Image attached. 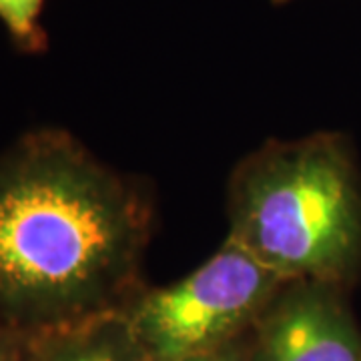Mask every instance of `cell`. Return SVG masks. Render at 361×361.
<instances>
[{
	"instance_id": "1",
	"label": "cell",
	"mask_w": 361,
	"mask_h": 361,
	"mask_svg": "<svg viewBox=\"0 0 361 361\" xmlns=\"http://www.w3.org/2000/svg\"><path fill=\"white\" fill-rule=\"evenodd\" d=\"M155 227L147 183L65 129L28 130L0 153V327L37 337L145 291Z\"/></svg>"
},
{
	"instance_id": "2",
	"label": "cell",
	"mask_w": 361,
	"mask_h": 361,
	"mask_svg": "<svg viewBox=\"0 0 361 361\" xmlns=\"http://www.w3.org/2000/svg\"><path fill=\"white\" fill-rule=\"evenodd\" d=\"M227 239L285 281L353 287L361 275V171L343 133L271 139L227 180Z\"/></svg>"
},
{
	"instance_id": "3",
	"label": "cell",
	"mask_w": 361,
	"mask_h": 361,
	"mask_svg": "<svg viewBox=\"0 0 361 361\" xmlns=\"http://www.w3.org/2000/svg\"><path fill=\"white\" fill-rule=\"evenodd\" d=\"M283 283L225 239L187 277L145 287L123 313L147 361H187L249 334Z\"/></svg>"
},
{
	"instance_id": "4",
	"label": "cell",
	"mask_w": 361,
	"mask_h": 361,
	"mask_svg": "<svg viewBox=\"0 0 361 361\" xmlns=\"http://www.w3.org/2000/svg\"><path fill=\"white\" fill-rule=\"evenodd\" d=\"M249 361H361V329L348 289L285 281L253 325Z\"/></svg>"
},
{
	"instance_id": "5",
	"label": "cell",
	"mask_w": 361,
	"mask_h": 361,
	"mask_svg": "<svg viewBox=\"0 0 361 361\" xmlns=\"http://www.w3.org/2000/svg\"><path fill=\"white\" fill-rule=\"evenodd\" d=\"M26 361H147L125 313L30 337Z\"/></svg>"
},
{
	"instance_id": "6",
	"label": "cell",
	"mask_w": 361,
	"mask_h": 361,
	"mask_svg": "<svg viewBox=\"0 0 361 361\" xmlns=\"http://www.w3.org/2000/svg\"><path fill=\"white\" fill-rule=\"evenodd\" d=\"M44 0H0V20L20 52L39 54L49 49V37L40 25Z\"/></svg>"
},
{
	"instance_id": "7",
	"label": "cell",
	"mask_w": 361,
	"mask_h": 361,
	"mask_svg": "<svg viewBox=\"0 0 361 361\" xmlns=\"http://www.w3.org/2000/svg\"><path fill=\"white\" fill-rule=\"evenodd\" d=\"M251 337H253V329L245 334V336L237 337L229 343L221 345V348L213 349L209 353L197 355L187 361H249V353H251Z\"/></svg>"
},
{
	"instance_id": "8",
	"label": "cell",
	"mask_w": 361,
	"mask_h": 361,
	"mask_svg": "<svg viewBox=\"0 0 361 361\" xmlns=\"http://www.w3.org/2000/svg\"><path fill=\"white\" fill-rule=\"evenodd\" d=\"M30 337L18 336L0 327V361H26Z\"/></svg>"
},
{
	"instance_id": "9",
	"label": "cell",
	"mask_w": 361,
	"mask_h": 361,
	"mask_svg": "<svg viewBox=\"0 0 361 361\" xmlns=\"http://www.w3.org/2000/svg\"><path fill=\"white\" fill-rule=\"evenodd\" d=\"M283 2H289V0H273V4H283Z\"/></svg>"
}]
</instances>
